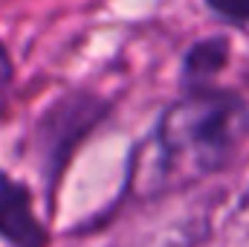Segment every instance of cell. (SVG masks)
<instances>
[{
    "instance_id": "4",
    "label": "cell",
    "mask_w": 249,
    "mask_h": 247,
    "mask_svg": "<svg viewBox=\"0 0 249 247\" xmlns=\"http://www.w3.org/2000/svg\"><path fill=\"white\" fill-rule=\"evenodd\" d=\"M229 62V41L220 35L194 41L183 56V87H200L212 84V79Z\"/></svg>"
},
{
    "instance_id": "6",
    "label": "cell",
    "mask_w": 249,
    "mask_h": 247,
    "mask_svg": "<svg viewBox=\"0 0 249 247\" xmlns=\"http://www.w3.org/2000/svg\"><path fill=\"white\" fill-rule=\"evenodd\" d=\"M12 93H15V62H12L9 47H6L3 38H0V117L9 111Z\"/></svg>"
},
{
    "instance_id": "2",
    "label": "cell",
    "mask_w": 249,
    "mask_h": 247,
    "mask_svg": "<svg viewBox=\"0 0 249 247\" xmlns=\"http://www.w3.org/2000/svg\"><path fill=\"white\" fill-rule=\"evenodd\" d=\"M110 111L113 102L96 90H64L50 105H44L32 125L29 145L32 163L50 201L55 198L78 148L107 123Z\"/></svg>"
},
{
    "instance_id": "5",
    "label": "cell",
    "mask_w": 249,
    "mask_h": 247,
    "mask_svg": "<svg viewBox=\"0 0 249 247\" xmlns=\"http://www.w3.org/2000/svg\"><path fill=\"white\" fill-rule=\"evenodd\" d=\"M212 15L232 26H249V0H203Z\"/></svg>"
},
{
    "instance_id": "1",
    "label": "cell",
    "mask_w": 249,
    "mask_h": 247,
    "mask_svg": "<svg viewBox=\"0 0 249 247\" xmlns=\"http://www.w3.org/2000/svg\"><path fill=\"white\" fill-rule=\"evenodd\" d=\"M249 137V102L226 87L200 84L160 114L154 148L168 181H197L220 172Z\"/></svg>"
},
{
    "instance_id": "3",
    "label": "cell",
    "mask_w": 249,
    "mask_h": 247,
    "mask_svg": "<svg viewBox=\"0 0 249 247\" xmlns=\"http://www.w3.org/2000/svg\"><path fill=\"white\" fill-rule=\"evenodd\" d=\"M0 242L9 247H47L50 230L35 212L32 189L0 169Z\"/></svg>"
}]
</instances>
